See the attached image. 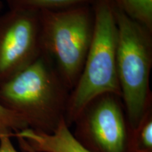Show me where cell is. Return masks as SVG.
I'll list each match as a JSON object with an SVG mask.
<instances>
[{
    "instance_id": "6da1fadb",
    "label": "cell",
    "mask_w": 152,
    "mask_h": 152,
    "mask_svg": "<svg viewBox=\"0 0 152 152\" xmlns=\"http://www.w3.org/2000/svg\"><path fill=\"white\" fill-rule=\"evenodd\" d=\"M71 92L52 58L42 53L0 87V104L28 128L52 134L65 118Z\"/></svg>"
},
{
    "instance_id": "7a4b0ae2",
    "label": "cell",
    "mask_w": 152,
    "mask_h": 152,
    "mask_svg": "<svg viewBox=\"0 0 152 152\" xmlns=\"http://www.w3.org/2000/svg\"><path fill=\"white\" fill-rule=\"evenodd\" d=\"M94 28L92 42L77 83L71 90L65 115L68 127L92 99L106 93L121 97L117 73L118 28L111 0L92 4Z\"/></svg>"
},
{
    "instance_id": "3957f363",
    "label": "cell",
    "mask_w": 152,
    "mask_h": 152,
    "mask_svg": "<svg viewBox=\"0 0 152 152\" xmlns=\"http://www.w3.org/2000/svg\"><path fill=\"white\" fill-rule=\"evenodd\" d=\"M112 4L118 28V77L125 114L132 130L152 106L149 85L152 31L128 18Z\"/></svg>"
},
{
    "instance_id": "277c9868",
    "label": "cell",
    "mask_w": 152,
    "mask_h": 152,
    "mask_svg": "<svg viewBox=\"0 0 152 152\" xmlns=\"http://www.w3.org/2000/svg\"><path fill=\"white\" fill-rule=\"evenodd\" d=\"M42 50L72 90L78 80L94 28L92 5L39 11Z\"/></svg>"
},
{
    "instance_id": "5b68a950",
    "label": "cell",
    "mask_w": 152,
    "mask_h": 152,
    "mask_svg": "<svg viewBox=\"0 0 152 152\" xmlns=\"http://www.w3.org/2000/svg\"><path fill=\"white\" fill-rule=\"evenodd\" d=\"M73 125L74 137L89 151L130 152L131 128L122 99L116 94L96 96L83 109Z\"/></svg>"
},
{
    "instance_id": "8992f818",
    "label": "cell",
    "mask_w": 152,
    "mask_h": 152,
    "mask_svg": "<svg viewBox=\"0 0 152 152\" xmlns=\"http://www.w3.org/2000/svg\"><path fill=\"white\" fill-rule=\"evenodd\" d=\"M42 54L39 11L9 9L0 14V87Z\"/></svg>"
},
{
    "instance_id": "52a82bcc",
    "label": "cell",
    "mask_w": 152,
    "mask_h": 152,
    "mask_svg": "<svg viewBox=\"0 0 152 152\" xmlns=\"http://www.w3.org/2000/svg\"><path fill=\"white\" fill-rule=\"evenodd\" d=\"M13 137L26 152H92L76 140L64 119L52 134L26 128Z\"/></svg>"
},
{
    "instance_id": "ba28073f",
    "label": "cell",
    "mask_w": 152,
    "mask_h": 152,
    "mask_svg": "<svg viewBox=\"0 0 152 152\" xmlns=\"http://www.w3.org/2000/svg\"><path fill=\"white\" fill-rule=\"evenodd\" d=\"M128 18L152 31V0H111Z\"/></svg>"
},
{
    "instance_id": "9c48e42d",
    "label": "cell",
    "mask_w": 152,
    "mask_h": 152,
    "mask_svg": "<svg viewBox=\"0 0 152 152\" xmlns=\"http://www.w3.org/2000/svg\"><path fill=\"white\" fill-rule=\"evenodd\" d=\"M9 9L26 10H58L79 7L92 5L94 0H5Z\"/></svg>"
},
{
    "instance_id": "30bf717a",
    "label": "cell",
    "mask_w": 152,
    "mask_h": 152,
    "mask_svg": "<svg viewBox=\"0 0 152 152\" xmlns=\"http://www.w3.org/2000/svg\"><path fill=\"white\" fill-rule=\"evenodd\" d=\"M130 152H152V106L130 131Z\"/></svg>"
},
{
    "instance_id": "8fae6325",
    "label": "cell",
    "mask_w": 152,
    "mask_h": 152,
    "mask_svg": "<svg viewBox=\"0 0 152 152\" xmlns=\"http://www.w3.org/2000/svg\"><path fill=\"white\" fill-rule=\"evenodd\" d=\"M28 128L21 118L0 104V137H13L15 134Z\"/></svg>"
},
{
    "instance_id": "7c38bea8",
    "label": "cell",
    "mask_w": 152,
    "mask_h": 152,
    "mask_svg": "<svg viewBox=\"0 0 152 152\" xmlns=\"http://www.w3.org/2000/svg\"><path fill=\"white\" fill-rule=\"evenodd\" d=\"M9 136L0 137V152H18L11 142Z\"/></svg>"
},
{
    "instance_id": "4fadbf2b",
    "label": "cell",
    "mask_w": 152,
    "mask_h": 152,
    "mask_svg": "<svg viewBox=\"0 0 152 152\" xmlns=\"http://www.w3.org/2000/svg\"><path fill=\"white\" fill-rule=\"evenodd\" d=\"M4 8V4L1 0H0V14H1V11H2V9Z\"/></svg>"
}]
</instances>
